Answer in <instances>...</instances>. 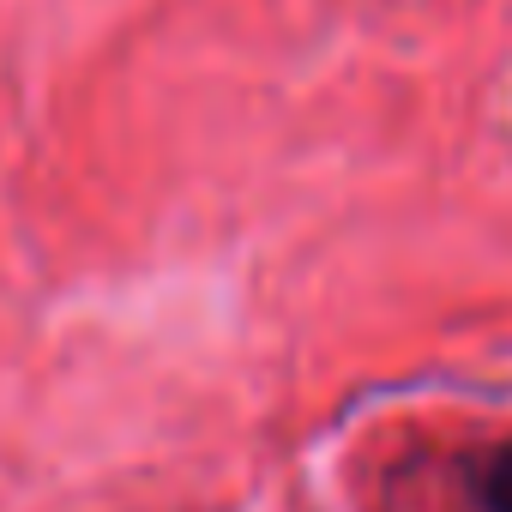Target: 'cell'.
<instances>
[{"label":"cell","mask_w":512,"mask_h":512,"mask_svg":"<svg viewBox=\"0 0 512 512\" xmlns=\"http://www.w3.org/2000/svg\"><path fill=\"white\" fill-rule=\"evenodd\" d=\"M476 506H482V512H512V440L494 446V452L476 464Z\"/></svg>","instance_id":"1"}]
</instances>
